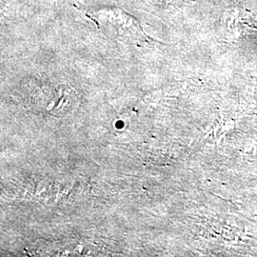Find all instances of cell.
Wrapping results in <instances>:
<instances>
[{"mask_svg": "<svg viewBox=\"0 0 257 257\" xmlns=\"http://www.w3.org/2000/svg\"><path fill=\"white\" fill-rule=\"evenodd\" d=\"M85 16L95 23L99 29L113 35L117 39L127 43H150L148 37L134 17L119 8H103L89 11Z\"/></svg>", "mask_w": 257, "mask_h": 257, "instance_id": "cell-1", "label": "cell"}, {"mask_svg": "<svg viewBox=\"0 0 257 257\" xmlns=\"http://www.w3.org/2000/svg\"><path fill=\"white\" fill-rule=\"evenodd\" d=\"M225 19L226 22L224 25H226L231 33L243 35L247 34L249 31L255 30L256 19L248 11L231 10L226 15Z\"/></svg>", "mask_w": 257, "mask_h": 257, "instance_id": "cell-2", "label": "cell"}, {"mask_svg": "<svg viewBox=\"0 0 257 257\" xmlns=\"http://www.w3.org/2000/svg\"><path fill=\"white\" fill-rule=\"evenodd\" d=\"M11 1H12V0H6V3L9 4V3H11Z\"/></svg>", "mask_w": 257, "mask_h": 257, "instance_id": "cell-3", "label": "cell"}]
</instances>
